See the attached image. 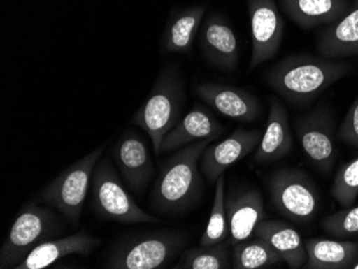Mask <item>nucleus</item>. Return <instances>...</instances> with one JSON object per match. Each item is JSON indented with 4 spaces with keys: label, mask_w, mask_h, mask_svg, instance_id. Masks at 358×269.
<instances>
[{
    "label": "nucleus",
    "mask_w": 358,
    "mask_h": 269,
    "mask_svg": "<svg viewBox=\"0 0 358 269\" xmlns=\"http://www.w3.org/2000/svg\"><path fill=\"white\" fill-rule=\"evenodd\" d=\"M215 138H206L179 148L161 168L150 196L157 214L180 217L198 206L204 194V180L199 170L202 152Z\"/></svg>",
    "instance_id": "f257e3e1"
},
{
    "label": "nucleus",
    "mask_w": 358,
    "mask_h": 269,
    "mask_svg": "<svg viewBox=\"0 0 358 269\" xmlns=\"http://www.w3.org/2000/svg\"><path fill=\"white\" fill-rule=\"evenodd\" d=\"M349 62L310 55L285 57L266 74L269 86L293 103H309L351 72Z\"/></svg>",
    "instance_id": "f03ea898"
},
{
    "label": "nucleus",
    "mask_w": 358,
    "mask_h": 269,
    "mask_svg": "<svg viewBox=\"0 0 358 269\" xmlns=\"http://www.w3.org/2000/svg\"><path fill=\"white\" fill-rule=\"evenodd\" d=\"M188 242V233L184 231H152L129 235L112 247L106 268H168L182 254Z\"/></svg>",
    "instance_id": "7ed1b4c3"
},
{
    "label": "nucleus",
    "mask_w": 358,
    "mask_h": 269,
    "mask_svg": "<svg viewBox=\"0 0 358 269\" xmlns=\"http://www.w3.org/2000/svg\"><path fill=\"white\" fill-rule=\"evenodd\" d=\"M184 102V81L178 70L172 66L164 68L157 76L150 97L131 120L148 134L157 157L160 156L164 136L180 120Z\"/></svg>",
    "instance_id": "20e7f679"
},
{
    "label": "nucleus",
    "mask_w": 358,
    "mask_h": 269,
    "mask_svg": "<svg viewBox=\"0 0 358 269\" xmlns=\"http://www.w3.org/2000/svg\"><path fill=\"white\" fill-rule=\"evenodd\" d=\"M64 232L62 219L52 208L34 202L19 212L0 249V268L15 269L36 247Z\"/></svg>",
    "instance_id": "39448f33"
},
{
    "label": "nucleus",
    "mask_w": 358,
    "mask_h": 269,
    "mask_svg": "<svg viewBox=\"0 0 358 269\" xmlns=\"http://www.w3.org/2000/svg\"><path fill=\"white\" fill-rule=\"evenodd\" d=\"M106 146V144L99 146L64 170L42 189L35 202L48 205L57 210L71 226H78L94 168L101 159Z\"/></svg>",
    "instance_id": "423d86ee"
},
{
    "label": "nucleus",
    "mask_w": 358,
    "mask_h": 269,
    "mask_svg": "<svg viewBox=\"0 0 358 269\" xmlns=\"http://www.w3.org/2000/svg\"><path fill=\"white\" fill-rule=\"evenodd\" d=\"M90 198L92 210L102 220L124 224H160V219L143 210L128 194L108 157L94 168Z\"/></svg>",
    "instance_id": "0eeeda50"
},
{
    "label": "nucleus",
    "mask_w": 358,
    "mask_h": 269,
    "mask_svg": "<svg viewBox=\"0 0 358 269\" xmlns=\"http://www.w3.org/2000/svg\"><path fill=\"white\" fill-rule=\"evenodd\" d=\"M268 191L275 210L297 224H308L319 210L317 187L305 172L282 168L271 174Z\"/></svg>",
    "instance_id": "6e6552de"
},
{
    "label": "nucleus",
    "mask_w": 358,
    "mask_h": 269,
    "mask_svg": "<svg viewBox=\"0 0 358 269\" xmlns=\"http://www.w3.org/2000/svg\"><path fill=\"white\" fill-rule=\"evenodd\" d=\"M301 148L309 161L323 174H329L335 163L334 120L331 110L319 106L295 122Z\"/></svg>",
    "instance_id": "1a4fd4ad"
},
{
    "label": "nucleus",
    "mask_w": 358,
    "mask_h": 269,
    "mask_svg": "<svg viewBox=\"0 0 358 269\" xmlns=\"http://www.w3.org/2000/svg\"><path fill=\"white\" fill-rule=\"evenodd\" d=\"M247 7L252 37L249 70H255L278 53L285 33V21L275 0H247Z\"/></svg>",
    "instance_id": "9d476101"
},
{
    "label": "nucleus",
    "mask_w": 358,
    "mask_h": 269,
    "mask_svg": "<svg viewBox=\"0 0 358 269\" xmlns=\"http://www.w3.org/2000/svg\"><path fill=\"white\" fill-rule=\"evenodd\" d=\"M262 136L261 130L238 128L220 143L209 144L201 154L202 175L215 184L227 168L257 150Z\"/></svg>",
    "instance_id": "9b49d317"
},
{
    "label": "nucleus",
    "mask_w": 358,
    "mask_h": 269,
    "mask_svg": "<svg viewBox=\"0 0 358 269\" xmlns=\"http://www.w3.org/2000/svg\"><path fill=\"white\" fill-rule=\"evenodd\" d=\"M113 157L129 189L142 194L154 174V164L144 140L134 132H126L114 146Z\"/></svg>",
    "instance_id": "f8f14e48"
},
{
    "label": "nucleus",
    "mask_w": 358,
    "mask_h": 269,
    "mask_svg": "<svg viewBox=\"0 0 358 269\" xmlns=\"http://www.w3.org/2000/svg\"><path fill=\"white\" fill-rule=\"evenodd\" d=\"M200 46L217 69L233 72L238 64V41L234 30L220 14H211L201 26Z\"/></svg>",
    "instance_id": "ddd939ff"
},
{
    "label": "nucleus",
    "mask_w": 358,
    "mask_h": 269,
    "mask_svg": "<svg viewBox=\"0 0 358 269\" xmlns=\"http://www.w3.org/2000/svg\"><path fill=\"white\" fill-rule=\"evenodd\" d=\"M225 210L230 228L229 240L235 245L248 240L255 228L264 220V201L261 192L255 188L233 190L225 194Z\"/></svg>",
    "instance_id": "4468645a"
},
{
    "label": "nucleus",
    "mask_w": 358,
    "mask_h": 269,
    "mask_svg": "<svg viewBox=\"0 0 358 269\" xmlns=\"http://www.w3.org/2000/svg\"><path fill=\"white\" fill-rule=\"evenodd\" d=\"M194 92L205 103L225 117L243 122H252L259 117V100L243 88L205 83L196 86Z\"/></svg>",
    "instance_id": "2eb2a0df"
},
{
    "label": "nucleus",
    "mask_w": 358,
    "mask_h": 269,
    "mask_svg": "<svg viewBox=\"0 0 358 269\" xmlns=\"http://www.w3.org/2000/svg\"><path fill=\"white\" fill-rule=\"evenodd\" d=\"M100 244L99 238L87 232L57 237L36 247L15 269H43L71 254L90 256Z\"/></svg>",
    "instance_id": "dca6fc26"
},
{
    "label": "nucleus",
    "mask_w": 358,
    "mask_h": 269,
    "mask_svg": "<svg viewBox=\"0 0 358 269\" xmlns=\"http://www.w3.org/2000/svg\"><path fill=\"white\" fill-rule=\"evenodd\" d=\"M223 132L224 126L206 108L198 104L164 136L161 154L174 152L206 138L217 140Z\"/></svg>",
    "instance_id": "f3484780"
},
{
    "label": "nucleus",
    "mask_w": 358,
    "mask_h": 269,
    "mask_svg": "<svg viewBox=\"0 0 358 269\" xmlns=\"http://www.w3.org/2000/svg\"><path fill=\"white\" fill-rule=\"evenodd\" d=\"M293 145L287 110L277 99L269 101L266 130L255 150V163L264 164L282 159L289 154Z\"/></svg>",
    "instance_id": "a211bd4d"
},
{
    "label": "nucleus",
    "mask_w": 358,
    "mask_h": 269,
    "mask_svg": "<svg viewBox=\"0 0 358 269\" xmlns=\"http://www.w3.org/2000/svg\"><path fill=\"white\" fill-rule=\"evenodd\" d=\"M206 9L207 5H199L173 10L162 34L161 53L191 54L195 36L202 26Z\"/></svg>",
    "instance_id": "6ab92c4d"
},
{
    "label": "nucleus",
    "mask_w": 358,
    "mask_h": 269,
    "mask_svg": "<svg viewBox=\"0 0 358 269\" xmlns=\"http://www.w3.org/2000/svg\"><path fill=\"white\" fill-rule=\"evenodd\" d=\"M317 53L329 59L358 56V0L345 17L327 26L317 42Z\"/></svg>",
    "instance_id": "aec40b11"
},
{
    "label": "nucleus",
    "mask_w": 358,
    "mask_h": 269,
    "mask_svg": "<svg viewBox=\"0 0 358 269\" xmlns=\"http://www.w3.org/2000/svg\"><path fill=\"white\" fill-rule=\"evenodd\" d=\"M353 0H280L287 17L303 29L331 25L345 17Z\"/></svg>",
    "instance_id": "412c9836"
},
{
    "label": "nucleus",
    "mask_w": 358,
    "mask_h": 269,
    "mask_svg": "<svg viewBox=\"0 0 358 269\" xmlns=\"http://www.w3.org/2000/svg\"><path fill=\"white\" fill-rule=\"evenodd\" d=\"M253 235L266 240L289 268L305 267L308 259L305 242L289 224L278 220H262L257 224Z\"/></svg>",
    "instance_id": "4be33fe9"
},
{
    "label": "nucleus",
    "mask_w": 358,
    "mask_h": 269,
    "mask_svg": "<svg viewBox=\"0 0 358 269\" xmlns=\"http://www.w3.org/2000/svg\"><path fill=\"white\" fill-rule=\"evenodd\" d=\"M308 269L353 268L358 260V242L310 238L305 242Z\"/></svg>",
    "instance_id": "5701e85b"
},
{
    "label": "nucleus",
    "mask_w": 358,
    "mask_h": 269,
    "mask_svg": "<svg viewBox=\"0 0 358 269\" xmlns=\"http://www.w3.org/2000/svg\"><path fill=\"white\" fill-rule=\"evenodd\" d=\"M231 261L234 269H261L279 264L283 260L266 240L255 236L233 245Z\"/></svg>",
    "instance_id": "b1692460"
},
{
    "label": "nucleus",
    "mask_w": 358,
    "mask_h": 269,
    "mask_svg": "<svg viewBox=\"0 0 358 269\" xmlns=\"http://www.w3.org/2000/svg\"><path fill=\"white\" fill-rule=\"evenodd\" d=\"M232 244L227 240L211 246L185 249L179 256L176 269H229L232 268L231 261Z\"/></svg>",
    "instance_id": "393cba45"
},
{
    "label": "nucleus",
    "mask_w": 358,
    "mask_h": 269,
    "mask_svg": "<svg viewBox=\"0 0 358 269\" xmlns=\"http://www.w3.org/2000/svg\"><path fill=\"white\" fill-rule=\"evenodd\" d=\"M230 228L225 210V182L221 176L215 182L214 202L211 205L210 217L206 230L200 240V246H211L229 240Z\"/></svg>",
    "instance_id": "a878e982"
},
{
    "label": "nucleus",
    "mask_w": 358,
    "mask_h": 269,
    "mask_svg": "<svg viewBox=\"0 0 358 269\" xmlns=\"http://www.w3.org/2000/svg\"><path fill=\"white\" fill-rule=\"evenodd\" d=\"M331 196L341 208H350L358 196V158L343 164L336 174Z\"/></svg>",
    "instance_id": "bb28decb"
},
{
    "label": "nucleus",
    "mask_w": 358,
    "mask_h": 269,
    "mask_svg": "<svg viewBox=\"0 0 358 269\" xmlns=\"http://www.w3.org/2000/svg\"><path fill=\"white\" fill-rule=\"evenodd\" d=\"M322 228L338 238L358 234V206L345 208L322 221Z\"/></svg>",
    "instance_id": "cd10ccee"
},
{
    "label": "nucleus",
    "mask_w": 358,
    "mask_h": 269,
    "mask_svg": "<svg viewBox=\"0 0 358 269\" xmlns=\"http://www.w3.org/2000/svg\"><path fill=\"white\" fill-rule=\"evenodd\" d=\"M337 136L347 145L358 148V94L340 124Z\"/></svg>",
    "instance_id": "c85d7f7f"
},
{
    "label": "nucleus",
    "mask_w": 358,
    "mask_h": 269,
    "mask_svg": "<svg viewBox=\"0 0 358 269\" xmlns=\"http://www.w3.org/2000/svg\"><path fill=\"white\" fill-rule=\"evenodd\" d=\"M353 269H358V260L357 262L355 263V265H354Z\"/></svg>",
    "instance_id": "c756f323"
}]
</instances>
